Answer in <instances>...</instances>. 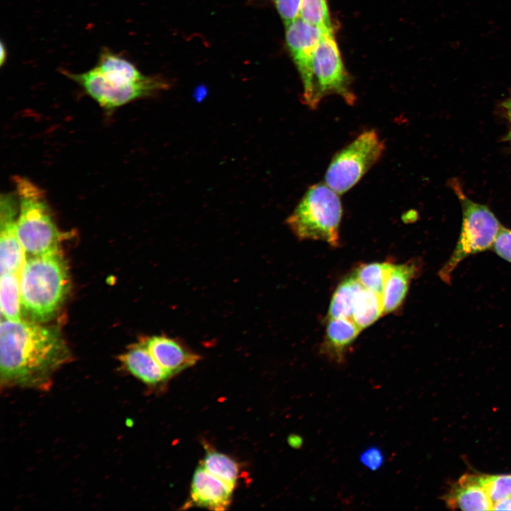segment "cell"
I'll return each mask as SVG.
<instances>
[{
  "instance_id": "cell-1",
  "label": "cell",
  "mask_w": 511,
  "mask_h": 511,
  "mask_svg": "<svg viewBox=\"0 0 511 511\" xmlns=\"http://www.w3.org/2000/svg\"><path fill=\"white\" fill-rule=\"evenodd\" d=\"M67 358V348L56 328L1 318V386L46 389L54 371Z\"/></svg>"
},
{
  "instance_id": "cell-2",
  "label": "cell",
  "mask_w": 511,
  "mask_h": 511,
  "mask_svg": "<svg viewBox=\"0 0 511 511\" xmlns=\"http://www.w3.org/2000/svg\"><path fill=\"white\" fill-rule=\"evenodd\" d=\"M61 72L107 111L153 96L169 87L164 79L145 75L130 60L107 47L102 48L92 69L81 73L65 70Z\"/></svg>"
},
{
  "instance_id": "cell-3",
  "label": "cell",
  "mask_w": 511,
  "mask_h": 511,
  "mask_svg": "<svg viewBox=\"0 0 511 511\" xmlns=\"http://www.w3.org/2000/svg\"><path fill=\"white\" fill-rule=\"evenodd\" d=\"M22 312L29 320H49L65 300L70 287L66 263L59 250L26 257L19 273Z\"/></svg>"
},
{
  "instance_id": "cell-4",
  "label": "cell",
  "mask_w": 511,
  "mask_h": 511,
  "mask_svg": "<svg viewBox=\"0 0 511 511\" xmlns=\"http://www.w3.org/2000/svg\"><path fill=\"white\" fill-rule=\"evenodd\" d=\"M18 200L16 232L26 257L59 250L61 233L43 189L26 177H13Z\"/></svg>"
},
{
  "instance_id": "cell-5",
  "label": "cell",
  "mask_w": 511,
  "mask_h": 511,
  "mask_svg": "<svg viewBox=\"0 0 511 511\" xmlns=\"http://www.w3.org/2000/svg\"><path fill=\"white\" fill-rule=\"evenodd\" d=\"M342 213L339 194L319 182L307 189L286 224L301 240L321 241L336 247Z\"/></svg>"
},
{
  "instance_id": "cell-6",
  "label": "cell",
  "mask_w": 511,
  "mask_h": 511,
  "mask_svg": "<svg viewBox=\"0 0 511 511\" xmlns=\"http://www.w3.org/2000/svg\"><path fill=\"white\" fill-rule=\"evenodd\" d=\"M449 184L461 202L462 224L453 253L439 271V278L449 284L453 272L463 260L493 248L503 227L487 206L471 200L464 194L456 179H452Z\"/></svg>"
},
{
  "instance_id": "cell-7",
  "label": "cell",
  "mask_w": 511,
  "mask_h": 511,
  "mask_svg": "<svg viewBox=\"0 0 511 511\" xmlns=\"http://www.w3.org/2000/svg\"><path fill=\"white\" fill-rule=\"evenodd\" d=\"M385 144L378 133L366 130L338 151L324 175V182L342 194L354 187L380 159Z\"/></svg>"
},
{
  "instance_id": "cell-8",
  "label": "cell",
  "mask_w": 511,
  "mask_h": 511,
  "mask_svg": "<svg viewBox=\"0 0 511 511\" xmlns=\"http://www.w3.org/2000/svg\"><path fill=\"white\" fill-rule=\"evenodd\" d=\"M351 83L335 38V29L324 30L314 53L312 94L308 107L317 109L329 95H337L347 104L353 105L356 97Z\"/></svg>"
},
{
  "instance_id": "cell-9",
  "label": "cell",
  "mask_w": 511,
  "mask_h": 511,
  "mask_svg": "<svg viewBox=\"0 0 511 511\" xmlns=\"http://www.w3.org/2000/svg\"><path fill=\"white\" fill-rule=\"evenodd\" d=\"M285 26L286 45L302 84V101L308 106L312 94L314 53L324 29L300 17Z\"/></svg>"
},
{
  "instance_id": "cell-10",
  "label": "cell",
  "mask_w": 511,
  "mask_h": 511,
  "mask_svg": "<svg viewBox=\"0 0 511 511\" xmlns=\"http://www.w3.org/2000/svg\"><path fill=\"white\" fill-rule=\"evenodd\" d=\"M18 200L14 192L2 193L0 198L1 274L19 273L26 260L16 232Z\"/></svg>"
},
{
  "instance_id": "cell-11",
  "label": "cell",
  "mask_w": 511,
  "mask_h": 511,
  "mask_svg": "<svg viewBox=\"0 0 511 511\" xmlns=\"http://www.w3.org/2000/svg\"><path fill=\"white\" fill-rule=\"evenodd\" d=\"M160 366L172 377L194 366L200 356L176 339L153 336L142 341Z\"/></svg>"
},
{
  "instance_id": "cell-12",
  "label": "cell",
  "mask_w": 511,
  "mask_h": 511,
  "mask_svg": "<svg viewBox=\"0 0 511 511\" xmlns=\"http://www.w3.org/2000/svg\"><path fill=\"white\" fill-rule=\"evenodd\" d=\"M233 490L199 465L193 475L187 505L216 511L225 510L231 504Z\"/></svg>"
},
{
  "instance_id": "cell-13",
  "label": "cell",
  "mask_w": 511,
  "mask_h": 511,
  "mask_svg": "<svg viewBox=\"0 0 511 511\" xmlns=\"http://www.w3.org/2000/svg\"><path fill=\"white\" fill-rule=\"evenodd\" d=\"M444 500L452 510H493V502L482 485L478 474L465 473L461 476L444 496Z\"/></svg>"
},
{
  "instance_id": "cell-14",
  "label": "cell",
  "mask_w": 511,
  "mask_h": 511,
  "mask_svg": "<svg viewBox=\"0 0 511 511\" xmlns=\"http://www.w3.org/2000/svg\"><path fill=\"white\" fill-rule=\"evenodd\" d=\"M119 359L132 375L149 387L163 386L171 378L143 342L132 346Z\"/></svg>"
},
{
  "instance_id": "cell-15",
  "label": "cell",
  "mask_w": 511,
  "mask_h": 511,
  "mask_svg": "<svg viewBox=\"0 0 511 511\" xmlns=\"http://www.w3.org/2000/svg\"><path fill=\"white\" fill-rule=\"evenodd\" d=\"M362 329L350 319L329 318L321 352L329 360L341 363L347 348Z\"/></svg>"
},
{
  "instance_id": "cell-16",
  "label": "cell",
  "mask_w": 511,
  "mask_h": 511,
  "mask_svg": "<svg viewBox=\"0 0 511 511\" xmlns=\"http://www.w3.org/2000/svg\"><path fill=\"white\" fill-rule=\"evenodd\" d=\"M415 261L392 265L382 295L384 314L395 311L407 296L412 280L419 272Z\"/></svg>"
},
{
  "instance_id": "cell-17",
  "label": "cell",
  "mask_w": 511,
  "mask_h": 511,
  "mask_svg": "<svg viewBox=\"0 0 511 511\" xmlns=\"http://www.w3.org/2000/svg\"><path fill=\"white\" fill-rule=\"evenodd\" d=\"M363 287L354 273L344 279L331 297L328 312L329 318L351 319L356 297Z\"/></svg>"
},
{
  "instance_id": "cell-18",
  "label": "cell",
  "mask_w": 511,
  "mask_h": 511,
  "mask_svg": "<svg viewBox=\"0 0 511 511\" xmlns=\"http://www.w3.org/2000/svg\"><path fill=\"white\" fill-rule=\"evenodd\" d=\"M0 306L1 318L21 320L22 304L19 273L1 274Z\"/></svg>"
},
{
  "instance_id": "cell-19",
  "label": "cell",
  "mask_w": 511,
  "mask_h": 511,
  "mask_svg": "<svg viewBox=\"0 0 511 511\" xmlns=\"http://www.w3.org/2000/svg\"><path fill=\"white\" fill-rule=\"evenodd\" d=\"M201 465L211 475L234 489L240 477L238 463L229 456L207 448Z\"/></svg>"
},
{
  "instance_id": "cell-20",
  "label": "cell",
  "mask_w": 511,
  "mask_h": 511,
  "mask_svg": "<svg viewBox=\"0 0 511 511\" xmlns=\"http://www.w3.org/2000/svg\"><path fill=\"white\" fill-rule=\"evenodd\" d=\"M383 314L382 297L363 287L356 297L351 319L363 329L373 324Z\"/></svg>"
},
{
  "instance_id": "cell-21",
  "label": "cell",
  "mask_w": 511,
  "mask_h": 511,
  "mask_svg": "<svg viewBox=\"0 0 511 511\" xmlns=\"http://www.w3.org/2000/svg\"><path fill=\"white\" fill-rule=\"evenodd\" d=\"M392 265L390 262L363 264L356 269L354 274L363 287L382 297L386 279Z\"/></svg>"
},
{
  "instance_id": "cell-22",
  "label": "cell",
  "mask_w": 511,
  "mask_h": 511,
  "mask_svg": "<svg viewBox=\"0 0 511 511\" xmlns=\"http://www.w3.org/2000/svg\"><path fill=\"white\" fill-rule=\"evenodd\" d=\"M299 17L324 30L335 29L327 0H301Z\"/></svg>"
},
{
  "instance_id": "cell-23",
  "label": "cell",
  "mask_w": 511,
  "mask_h": 511,
  "mask_svg": "<svg viewBox=\"0 0 511 511\" xmlns=\"http://www.w3.org/2000/svg\"><path fill=\"white\" fill-rule=\"evenodd\" d=\"M480 480L493 503L511 496V474L479 475Z\"/></svg>"
},
{
  "instance_id": "cell-24",
  "label": "cell",
  "mask_w": 511,
  "mask_h": 511,
  "mask_svg": "<svg viewBox=\"0 0 511 511\" xmlns=\"http://www.w3.org/2000/svg\"><path fill=\"white\" fill-rule=\"evenodd\" d=\"M285 26L299 17L301 0H273Z\"/></svg>"
},
{
  "instance_id": "cell-25",
  "label": "cell",
  "mask_w": 511,
  "mask_h": 511,
  "mask_svg": "<svg viewBox=\"0 0 511 511\" xmlns=\"http://www.w3.org/2000/svg\"><path fill=\"white\" fill-rule=\"evenodd\" d=\"M493 249L500 258L511 263V230L502 228Z\"/></svg>"
},
{
  "instance_id": "cell-26",
  "label": "cell",
  "mask_w": 511,
  "mask_h": 511,
  "mask_svg": "<svg viewBox=\"0 0 511 511\" xmlns=\"http://www.w3.org/2000/svg\"><path fill=\"white\" fill-rule=\"evenodd\" d=\"M492 510H511V496L493 503Z\"/></svg>"
},
{
  "instance_id": "cell-27",
  "label": "cell",
  "mask_w": 511,
  "mask_h": 511,
  "mask_svg": "<svg viewBox=\"0 0 511 511\" xmlns=\"http://www.w3.org/2000/svg\"><path fill=\"white\" fill-rule=\"evenodd\" d=\"M7 50L3 42L1 43L0 65L2 66L6 61Z\"/></svg>"
}]
</instances>
